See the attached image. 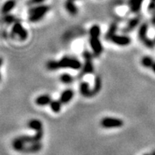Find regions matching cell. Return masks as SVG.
I'll return each mask as SVG.
<instances>
[{"label":"cell","instance_id":"obj_19","mask_svg":"<svg viewBox=\"0 0 155 155\" xmlns=\"http://www.w3.org/2000/svg\"><path fill=\"white\" fill-rule=\"evenodd\" d=\"M117 28H118L117 24L116 23H112L110 26V28H109V29H108V31H107V33L105 35L106 40L110 41L111 38L116 35V32L117 31Z\"/></svg>","mask_w":155,"mask_h":155},{"label":"cell","instance_id":"obj_1","mask_svg":"<svg viewBox=\"0 0 155 155\" xmlns=\"http://www.w3.org/2000/svg\"><path fill=\"white\" fill-rule=\"evenodd\" d=\"M49 6L44 5L35 6L33 8L29 9V11H28L29 15L28 17L29 22H35L41 20L45 15L49 11Z\"/></svg>","mask_w":155,"mask_h":155},{"label":"cell","instance_id":"obj_32","mask_svg":"<svg viewBox=\"0 0 155 155\" xmlns=\"http://www.w3.org/2000/svg\"><path fill=\"white\" fill-rule=\"evenodd\" d=\"M143 155H151V154H149V153H144Z\"/></svg>","mask_w":155,"mask_h":155},{"label":"cell","instance_id":"obj_29","mask_svg":"<svg viewBox=\"0 0 155 155\" xmlns=\"http://www.w3.org/2000/svg\"><path fill=\"white\" fill-rule=\"evenodd\" d=\"M151 22L152 24L155 27V11L153 13H152V17H151Z\"/></svg>","mask_w":155,"mask_h":155},{"label":"cell","instance_id":"obj_2","mask_svg":"<svg viewBox=\"0 0 155 155\" xmlns=\"http://www.w3.org/2000/svg\"><path fill=\"white\" fill-rule=\"evenodd\" d=\"M61 68H70L73 70H79L82 68V63L78 59L69 57V56H64L59 61Z\"/></svg>","mask_w":155,"mask_h":155},{"label":"cell","instance_id":"obj_20","mask_svg":"<svg viewBox=\"0 0 155 155\" xmlns=\"http://www.w3.org/2000/svg\"><path fill=\"white\" fill-rule=\"evenodd\" d=\"M89 34L91 37H97L99 38L101 35V28L98 25H93L89 29Z\"/></svg>","mask_w":155,"mask_h":155},{"label":"cell","instance_id":"obj_4","mask_svg":"<svg viewBox=\"0 0 155 155\" xmlns=\"http://www.w3.org/2000/svg\"><path fill=\"white\" fill-rule=\"evenodd\" d=\"M83 57L84 58V64L83 67L82 75L92 73L94 72V67L92 63V54L89 51H84L83 53Z\"/></svg>","mask_w":155,"mask_h":155},{"label":"cell","instance_id":"obj_10","mask_svg":"<svg viewBox=\"0 0 155 155\" xmlns=\"http://www.w3.org/2000/svg\"><path fill=\"white\" fill-rule=\"evenodd\" d=\"M79 91H80V94L82 95L83 97H93L92 89H90V85H89L88 82L83 81V82L80 83V84H79Z\"/></svg>","mask_w":155,"mask_h":155},{"label":"cell","instance_id":"obj_13","mask_svg":"<svg viewBox=\"0 0 155 155\" xmlns=\"http://www.w3.org/2000/svg\"><path fill=\"white\" fill-rule=\"evenodd\" d=\"M27 126H28L30 129H33L35 131H41L43 130V125H42V122H41L38 119H31L29 120L27 123Z\"/></svg>","mask_w":155,"mask_h":155},{"label":"cell","instance_id":"obj_16","mask_svg":"<svg viewBox=\"0 0 155 155\" xmlns=\"http://www.w3.org/2000/svg\"><path fill=\"white\" fill-rule=\"evenodd\" d=\"M15 6H16V1L15 0H7L5 3L3 5L2 13L4 15L8 14L13 8H15Z\"/></svg>","mask_w":155,"mask_h":155},{"label":"cell","instance_id":"obj_26","mask_svg":"<svg viewBox=\"0 0 155 155\" xmlns=\"http://www.w3.org/2000/svg\"><path fill=\"white\" fill-rule=\"evenodd\" d=\"M142 42H143V44H144L147 48H154V40H152V39L147 37V38L144 39V40L142 41Z\"/></svg>","mask_w":155,"mask_h":155},{"label":"cell","instance_id":"obj_15","mask_svg":"<svg viewBox=\"0 0 155 155\" xmlns=\"http://www.w3.org/2000/svg\"><path fill=\"white\" fill-rule=\"evenodd\" d=\"M148 27H149L148 22H143V23L140 26V28H139L138 37L141 41H142L144 39H146L147 37V31H148Z\"/></svg>","mask_w":155,"mask_h":155},{"label":"cell","instance_id":"obj_8","mask_svg":"<svg viewBox=\"0 0 155 155\" xmlns=\"http://www.w3.org/2000/svg\"><path fill=\"white\" fill-rule=\"evenodd\" d=\"M140 21H141V16H137V17H134L132 19H130L128 21V22H127V26L122 29V32L123 33H129V32H131L132 30H134V28L138 26Z\"/></svg>","mask_w":155,"mask_h":155},{"label":"cell","instance_id":"obj_12","mask_svg":"<svg viewBox=\"0 0 155 155\" xmlns=\"http://www.w3.org/2000/svg\"><path fill=\"white\" fill-rule=\"evenodd\" d=\"M144 0H128V6L132 13H139Z\"/></svg>","mask_w":155,"mask_h":155},{"label":"cell","instance_id":"obj_21","mask_svg":"<svg viewBox=\"0 0 155 155\" xmlns=\"http://www.w3.org/2000/svg\"><path fill=\"white\" fill-rule=\"evenodd\" d=\"M61 104H62V103H61L60 100H53L49 105L53 112L59 113L61 110Z\"/></svg>","mask_w":155,"mask_h":155},{"label":"cell","instance_id":"obj_35","mask_svg":"<svg viewBox=\"0 0 155 155\" xmlns=\"http://www.w3.org/2000/svg\"><path fill=\"white\" fill-rule=\"evenodd\" d=\"M154 41H155V37H154Z\"/></svg>","mask_w":155,"mask_h":155},{"label":"cell","instance_id":"obj_3","mask_svg":"<svg viewBox=\"0 0 155 155\" xmlns=\"http://www.w3.org/2000/svg\"><path fill=\"white\" fill-rule=\"evenodd\" d=\"M124 122L122 120L119 118L115 117H104L102 118L100 121L101 127L104 128H116V127H121L123 126Z\"/></svg>","mask_w":155,"mask_h":155},{"label":"cell","instance_id":"obj_17","mask_svg":"<svg viewBox=\"0 0 155 155\" xmlns=\"http://www.w3.org/2000/svg\"><path fill=\"white\" fill-rule=\"evenodd\" d=\"M65 7H66L67 11L71 15H76L78 13L77 6L73 4V1L72 0H67V2L65 4Z\"/></svg>","mask_w":155,"mask_h":155},{"label":"cell","instance_id":"obj_5","mask_svg":"<svg viewBox=\"0 0 155 155\" xmlns=\"http://www.w3.org/2000/svg\"><path fill=\"white\" fill-rule=\"evenodd\" d=\"M11 35L12 36L17 35L20 38V40L25 41L28 37V32L25 28H23L22 23L17 21L15 23H13V27L11 29Z\"/></svg>","mask_w":155,"mask_h":155},{"label":"cell","instance_id":"obj_30","mask_svg":"<svg viewBox=\"0 0 155 155\" xmlns=\"http://www.w3.org/2000/svg\"><path fill=\"white\" fill-rule=\"evenodd\" d=\"M151 68H152V70H153V72L155 73V61L153 62V66H152V67H151Z\"/></svg>","mask_w":155,"mask_h":155},{"label":"cell","instance_id":"obj_24","mask_svg":"<svg viewBox=\"0 0 155 155\" xmlns=\"http://www.w3.org/2000/svg\"><path fill=\"white\" fill-rule=\"evenodd\" d=\"M47 68H48V70H50V71H55V70L60 69L61 67H60L59 61H49L47 63Z\"/></svg>","mask_w":155,"mask_h":155},{"label":"cell","instance_id":"obj_14","mask_svg":"<svg viewBox=\"0 0 155 155\" xmlns=\"http://www.w3.org/2000/svg\"><path fill=\"white\" fill-rule=\"evenodd\" d=\"M52 101L51 97L48 95H41L35 99V104L39 106H45L50 104Z\"/></svg>","mask_w":155,"mask_h":155},{"label":"cell","instance_id":"obj_22","mask_svg":"<svg viewBox=\"0 0 155 155\" xmlns=\"http://www.w3.org/2000/svg\"><path fill=\"white\" fill-rule=\"evenodd\" d=\"M153 62L154 61L153 60V58H151L150 56H144L141 59V65L146 68H151Z\"/></svg>","mask_w":155,"mask_h":155},{"label":"cell","instance_id":"obj_6","mask_svg":"<svg viewBox=\"0 0 155 155\" xmlns=\"http://www.w3.org/2000/svg\"><path fill=\"white\" fill-rule=\"evenodd\" d=\"M89 41H90V45L91 47V49L93 51L94 55L97 56V57L99 56L102 54L103 50H104L99 38H97V37H91Z\"/></svg>","mask_w":155,"mask_h":155},{"label":"cell","instance_id":"obj_18","mask_svg":"<svg viewBox=\"0 0 155 155\" xmlns=\"http://www.w3.org/2000/svg\"><path fill=\"white\" fill-rule=\"evenodd\" d=\"M102 88V79L99 76H96L94 80V86L92 88V94L93 96L97 95Z\"/></svg>","mask_w":155,"mask_h":155},{"label":"cell","instance_id":"obj_34","mask_svg":"<svg viewBox=\"0 0 155 155\" xmlns=\"http://www.w3.org/2000/svg\"><path fill=\"white\" fill-rule=\"evenodd\" d=\"M72 1H76V0H72Z\"/></svg>","mask_w":155,"mask_h":155},{"label":"cell","instance_id":"obj_7","mask_svg":"<svg viewBox=\"0 0 155 155\" xmlns=\"http://www.w3.org/2000/svg\"><path fill=\"white\" fill-rule=\"evenodd\" d=\"M111 41L118 46H127L131 43V39L127 35H115L110 40Z\"/></svg>","mask_w":155,"mask_h":155},{"label":"cell","instance_id":"obj_25","mask_svg":"<svg viewBox=\"0 0 155 155\" xmlns=\"http://www.w3.org/2000/svg\"><path fill=\"white\" fill-rule=\"evenodd\" d=\"M3 21L4 22H5L6 24H12V23H15L17 22V18L14 15H11V14H5V17L3 18Z\"/></svg>","mask_w":155,"mask_h":155},{"label":"cell","instance_id":"obj_23","mask_svg":"<svg viewBox=\"0 0 155 155\" xmlns=\"http://www.w3.org/2000/svg\"><path fill=\"white\" fill-rule=\"evenodd\" d=\"M60 80L63 84H71L73 82L74 78L72 75H70L68 73H62L60 76Z\"/></svg>","mask_w":155,"mask_h":155},{"label":"cell","instance_id":"obj_27","mask_svg":"<svg viewBox=\"0 0 155 155\" xmlns=\"http://www.w3.org/2000/svg\"><path fill=\"white\" fill-rule=\"evenodd\" d=\"M45 0H28L27 2V5L31 6V5H39V4H41L43 3Z\"/></svg>","mask_w":155,"mask_h":155},{"label":"cell","instance_id":"obj_33","mask_svg":"<svg viewBox=\"0 0 155 155\" xmlns=\"http://www.w3.org/2000/svg\"><path fill=\"white\" fill-rule=\"evenodd\" d=\"M151 1H153V2H155V0H151Z\"/></svg>","mask_w":155,"mask_h":155},{"label":"cell","instance_id":"obj_11","mask_svg":"<svg viewBox=\"0 0 155 155\" xmlns=\"http://www.w3.org/2000/svg\"><path fill=\"white\" fill-rule=\"evenodd\" d=\"M73 96H74V91H72V89H67L61 94L60 101L62 103V104H68L72 99Z\"/></svg>","mask_w":155,"mask_h":155},{"label":"cell","instance_id":"obj_28","mask_svg":"<svg viewBox=\"0 0 155 155\" xmlns=\"http://www.w3.org/2000/svg\"><path fill=\"white\" fill-rule=\"evenodd\" d=\"M147 10L149 11L150 13H153L155 11V2L153 1H151L149 3V5L147 6Z\"/></svg>","mask_w":155,"mask_h":155},{"label":"cell","instance_id":"obj_31","mask_svg":"<svg viewBox=\"0 0 155 155\" xmlns=\"http://www.w3.org/2000/svg\"><path fill=\"white\" fill-rule=\"evenodd\" d=\"M151 155H155V150H153V151H152V153H150Z\"/></svg>","mask_w":155,"mask_h":155},{"label":"cell","instance_id":"obj_9","mask_svg":"<svg viewBox=\"0 0 155 155\" xmlns=\"http://www.w3.org/2000/svg\"><path fill=\"white\" fill-rule=\"evenodd\" d=\"M43 145L41 142H36V143H32V144H28L25 146V147L22 150L23 153H38L42 149Z\"/></svg>","mask_w":155,"mask_h":155}]
</instances>
